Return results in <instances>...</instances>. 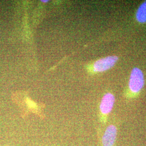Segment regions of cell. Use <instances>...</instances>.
<instances>
[{
    "label": "cell",
    "instance_id": "1",
    "mask_svg": "<svg viewBox=\"0 0 146 146\" xmlns=\"http://www.w3.org/2000/svg\"><path fill=\"white\" fill-rule=\"evenodd\" d=\"M144 75L140 68H134L131 73L129 81V92L126 95L128 98H134L139 94L144 86Z\"/></svg>",
    "mask_w": 146,
    "mask_h": 146
},
{
    "label": "cell",
    "instance_id": "2",
    "mask_svg": "<svg viewBox=\"0 0 146 146\" xmlns=\"http://www.w3.org/2000/svg\"><path fill=\"white\" fill-rule=\"evenodd\" d=\"M115 98L111 93H107L104 95L100 104V111L101 114V122L105 124L107 117L111 112L115 104Z\"/></svg>",
    "mask_w": 146,
    "mask_h": 146
},
{
    "label": "cell",
    "instance_id": "3",
    "mask_svg": "<svg viewBox=\"0 0 146 146\" xmlns=\"http://www.w3.org/2000/svg\"><path fill=\"white\" fill-rule=\"evenodd\" d=\"M118 133L116 123H110L104 131L102 137V146H115Z\"/></svg>",
    "mask_w": 146,
    "mask_h": 146
},
{
    "label": "cell",
    "instance_id": "4",
    "mask_svg": "<svg viewBox=\"0 0 146 146\" xmlns=\"http://www.w3.org/2000/svg\"><path fill=\"white\" fill-rule=\"evenodd\" d=\"M118 60L116 56H109L98 60L93 64V71L96 73L104 72L112 68Z\"/></svg>",
    "mask_w": 146,
    "mask_h": 146
},
{
    "label": "cell",
    "instance_id": "5",
    "mask_svg": "<svg viewBox=\"0 0 146 146\" xmlns=\"http://www.w3.org/2000/svg\"><path fill=\"white\" fill-rule=\"evenodd\" d=\"M136 19L139 23H146V1L139 7L136 14Z\"/></svg>",
    "mask_w": 146,
    "mask_h": 146
},
{
    "label": "cell",
    "instance_id": "6",
    "mask_svg": "<svg viewBox=\"0 0 146 146\" xmlns=\"http://www.w3.org/2000/svg\"><path fill=\"white\" fill-rule=\"evenodd\" d=\"M41 2L43 3H47L48 2H49V1H41Z\"/></svg>",
    "mask_w": 146,
    "mask_h": 146
}]
</instances>
